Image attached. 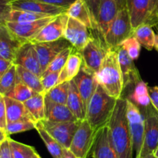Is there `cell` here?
I'll list each match as a JSON object with an SVG mask.
<instances>
[{"mask_svg":"<svg viewBox=\"0 0 158 158\" xmlns=\"http://www.w3.org/2000/svg\"><path fill=\"white\" fill-rule=\"evenodd\" d=\"M111 142L119 158H133L132 138L127 117V99L117 100L114 112L107 122Z\"/></svg>","mask_w":158,"mask_h":158,"instance_id":"cell-1","label":"cell"},{"mask_svg":"<svg viewBox=\"0 0 158 158\" xmlns=\"http://www.w3.org/2000/svg\"><path fill=\"white\" fill-rule=\"evenodd\" d=\"M95 78L109 95L116 99L121 98L124 88L117 49L108 50Z\"/></svg>","mask_w":158,"mask_h":158,"instance_id":"cell-2","label":"cell"},{"mask_svg":"<svg viewBox=\"0 0 158 158\" xmlns=\"http://www.w3.org/2000/svg\"><path fill=\"white\" fill-rule=\"evenodd\" d=\"M117 99L111 97L98 84L86 108V119L94 130L107 124Z\"/></svg>","mask_w":158,"mask_h":158,"instance_id":"cell-3","label":"cell"},{"mask_svg":"<svg viewBox=\"0 0 158 158\" xmlns=\"http://www.w3.org/2000/svg\"><path fill=\"white\" fill-rule=\"evenodd\" d=\"M134 32L128 9H121L103 37V41L109 49H116L124 40L133 37Z\"/></svg>","mask_w":158,"mask_h":158,"instance_id":"cell-4","label":"cell"},{"mask_svg":"<svg viewBox=\"0 0 158 158\" xmlns=\"http://www.w3.org/2000/svg\"><path fill=\"white\" fill-rule=\"evenodd\" d=\"M127 99V117L132 138L133 148L136 157L139 158L144 137V116L134 102Z\"/></svg>","mask_w":158,"mask_h":158,"instance_id":"cell-5","label":"cell"},{"mask_svg":"<svg viewBox=\"0 0 158 158\" xmlns=\"http://www.w3.org/2000/svg\"><path fill=\"white\" fill-rule=\"evenodd\" d=\"M144 137L139 158L153 154L158 147V112L152 105L143 108Z\"/></svg>","mask_w":158,"mask_h":158,"instance_id":"cell-6","label":"cell"},{"mask_svg":"<svg viewBox=\"0 0 158 158\" xmlns=\"http://www.w3.org/2000/svg\"><path fill=\"white\" fill-rule=\"evenodd\" d=\"M96 132L86 119L82 120L73 138L69 150L78 158L89 157L95 140Z\"/></svg>","mask_w":158,"mask_h":158,"instance_id":"cell-7","label":"cell"},{"mask_svg":"<svg viewBox=\"0 0 158 158\" xmlns=\"http://www.w3.org/2000/svg\"><path fill=\"white\" fill-rule=\"evenodd\" d=\"M109 48L101 37H94L80 51L83 64L94 74L99 71Z\"/></svg>","mask_w":158,"mask_h":158,"instance_id":"cell-8","label":"cell"},{"mask_svg":"<svg viewBox=\"0 0 158 158\" xmlns=\"http://www.w3.org/2000/svg\"><path fill=\"white\" fill-rule=\"evenodd\" d=\"M81 121L68 122H53L47 119L39 121L42 126L63 147L69 149L73 138Z\"/></svg>","mask_w":158,"mask_h":158,"instance_id":"cell-9","label":"cell"},{"mask_svg":"<svg viewBox=\"0 0 158 158\" xmlns=\"http://www.w3.org/2000/svg\"><path fill=\"white\" fill-rule=\"evenodd\" d=\"M56 16H47L33 22L14 23L6 22L8 29L19 40L23 42L31 41L43 29L45 26L50 23Z\"/></svg>","mask_w":158,"mask_h":158,"instance_id":"cell-10","label":"cell"},{"mask_svg":"<svg viewBox=\"0 0 158 158\" xmlns=\"http://www.w3.org/2000/svg\"><path fill=\"white\" fill-rule=\"evenodd\" d=\"M63 37L71 43L76 50L80 52L94 37L89 28L78 20L69 17Z\"/></svg>","mask_w":158,"mask_h":158,"instance_id":"cell-11","label":"cell"},{"mask_svg":"<svg viewBox=\"0 0 158 158\" xmlns=\"http://www.w3.org/2000/svg\"><path fill=\"white\" fill-rule=\"evenodd\" d=\"M13 64L32 71L40 77L43 75V71L40 65L38 54L34 44L31 42H25L22 44L17 51Z\"/></svg>","mask_w":158,"mask_h":158,"instance_id":"cell-12","label":"cell"},{"mask_svg":"<svg viewBox=\"0 0 158 158\" xmlns=\"http://www.w3.org/2000/svg\"><path fill=\"white\" fill-rule=\"evenodd\" d=\"M33 44L38 54L43 71L46 69L48 65L61 51L72 46L71 43L64 37H62L54 41L43 42V43H33Z\"/></svg>","mask_w":158,"mask_h":158,"instance_id":"cell-13","label":"cell"},{"mask_svg":"<svg viewBox=\"0 0 158 158\" xmlns=\"http://www.w3.org/2000/svg\"><path fill=\"white\" fill-rule=\"evenodd\" d=\"M69 16L66 12L56 15L50 23L43 28L41 31L32 39L31 43H38L57 40L63 37L65 29L67 24Z\"/></svg>","mask_w":158,"mask_h":158,"instance_id":"cell-14","label":"cell"},{"mask_svg":"<svg viewBox=\"0 0 158 158\" xmlns=\"http://www.w3.org/2000/svg\"><path fill=\"white\" fill-rule=\"evenodd\" d=\"M11 9L13 10L26 11L46 15L56 16L66 12L67 9L52 5L46 4L36 0H9Z\"/></svg>","mask_w":158,"mask_h":158,"instance_id":"cell-15","label":"cell"},{"mask_svg":"<svg viewBox=\"0 0 158 158\" xmlns=\"http://www.w3.org/2000/svg\"><path fill=\"white\" fill-rule=\"evenodd\" d=\"M91 156L93 158H119L113 147L107 124L96 132Z\"/></svg>","mask_w":158,"mask_h":158,"instance_id":"cell-16","label":"cell"},{"mask_svg":"<svg viewBox=\"0 0 158 158\" xmlns=\"http://www.w3.org/2000/svg\"><path fill=\"white\" fill-rule=\"evenodd\" d=\"M73 81L78 88L86 110L89 101L98 85L95 78V74L82 64L80 72L74 77Z\"/></svg>","mask_w":158,"mask_h":158,"instance_id":"cell-17","label":"cell"},{"mask_svg":"<svg viewBox=\"0 0 158 158\" xmlns=\"http://www.w3.org/2000/svg\"><path fill=\"white\" fill-rule=\"evenodd\" d=\"M127 9L133 29L144 24L151 26V0H131Z\"/></svg>","mask_w":158,"mask_h":158,"instance_id":"cell-18","label":"cell"},{"mask_svg":"<svg viewBox=\"0 0 158 158\" xmlns=\"http://www.w3.org/2000/svg\"><path fill=\"white\" fill-rule=\"evenodd\" d=\"M25 42L17 38L6 25H0V57L13 63L20 46Z\"/></svg>","mask_w":158,"mask_h":158,"instance_id":"cell-19","label":"cell"},{"mask_svg":"<svg viewBox=\"0 0 158 158\" xmlns=\"http://www.w3.org/2000/svg\"><path fill=\"white\" fill-rule=\"evenodd\" d=\"M118 54V60L123 77V88H126L132 84H137L141 80L138 71L134 63V60L130 57L127 51L122 46L116 48Z\"/></svg>","mask_w":158,"mask_h":158,"instance_id":"cell-20","label":"cell"},{"mask_svg":"<svg viewBox=\"0 0 158 158\" xmlns=\"http://www.w3.org/2000/svg\"><path fill=\"white\" fill-rule=\"evenodd\" d=\"M118 12L119 9L114 0H101L99 9L97 31L103 40Z\"/></svg>","mask_w":158,"mask_h":158,"instance_id":"cell-21","label":"cell"},{"mask_svg":"<svg viewBox=\"0 0 158 158\" xmlns=\"http://www.w3.org/2000/svg\"><path fill=\"white\" fill-rule=\"evenodd\" d=\"M45 119L53 122L80 121L66 105L54 103L47 100H45Z\"/></svg>","mask_w":158,"mask_h":158,"instance_id":"cell-22","label":"cell"},{"mask_svg":"<svg viewBox=\"0 0 158 158\" xmlns=\"http://www.w3.org/2000/svg\"><path fill=\"white\" fill-rule=\"evenodd\" d=\"M5 102L7 123L20 120H32L35 122V119L26 108L24 103L8 96H5Z\"/></svg>","mask_w":158,"mask_h":158,"instance_id":"cell-23","label":"cell"},{"mask_svg":"<svg viewBox=\"0 0 158 158\" xmlns=\"http://www.w3.org/2000/svg\"><path fill=\"white\" fill-rule=\"evenodd\" d=\"M82 64H83V58L81 55L79 51L74 49L69 55L64 67L60 71L57 85L73 80L74 77L80 72Z\"/></svg>","mask_w":158,"mask_h":158,"instance_id":"cell-24","label":"cell"},{"mask_svg":"<svg viewBox=\"0 0 158 158\" xmlns=\"http://www.w3.org/2000/svg\"><path fill=\"white\" fill-rule=\"evenodd\" d=\"M66 105L69 107L70 111L78 120L82 121L86 119V108L73 80L69 81V94H68Z\"/></svg>","mask_w":158,"mask_h":158,"instance_id":"cell-25","label":"cell"},{"mask_svg":"<svg viewBox=\"0 0 158 158\" xmlns=\"http://www.w3.org/2000/svg\"><path fill=\"white\" fill-rule=\"evenodd\" d=\"M68 16L78 20L89 29H93V23L89 10L83 0H77L66 10Z\"/></svg>","mask_w":158,"mask_h":158,"instance_id":"cell-26","label":"cell"},{"mask_svg":"<svg viewBox=\"0 0 158 158\" xmlns=\"http://www.w3.org/2000/svg\"><path fill=\"white\" fill-rule=\"evenodd\" d=\"M28 111L35 122L45 119V95L37 93L24 102Z\"/></svg>","mask_w":158,"mask_h":158,"instance_id":"cell-27","label":"cell"},{"mask_svg":"<svg viewBox=\"0 0 158 158\" xmlns=\"http://www.w3.org/2000/svg\"><path fill=\"white\" fill-rule=\"evenodd\" d=\"M148 85L146 82L140 80L137 82L134 87V91L128 99L134 102L139 108H146L151 105L150 98Z\"/></svg>","mask_w":158,"mask_h":158,"instance_id":"cell-28","label":"cell"},{"mask_svg":"<svg viewBox=\"0 0 158 158\" xmlns=\"http://www.w3.org/2000/svg\"><path fill=\"white\" fill-rule=\"evenodd\" d=\"M35 129L38 132L40 138L44 142L48 151L53 158H61L63 147L43 128L39 122L35 124Z\"/></svg>","mask_w":158,"mask_h":158,"instance_id":"cell-29","label":"cell"},{"mask_svg":"<svg viewBox=\"0 0 158 158\" xmlns=\"http://www.w3.org/2000/svg\"><path fill=\"white\" fill-rule=\"evenodd\" d=\"M155 35L152 26L149 25H141L134 29V37L148 50H152L155 46Z\"/></svg>","mask_w":158,"mask_h":158,"instance_id":"cell-30","label":"cell"},{"mask_svg":"<svg viewBox=\"0 0 158 158\" xmlns=\"http://www.w3.org/2000/svg\"><path fill=\"white\" fill-rule=\"evenodd\" d=\"M16 71L18 81L29 86L35 92L43 94V85L39 76L32 73V71L18 65H16Z\"/></svg>","mask_w":158,"mask_h":158,"instance_id":"cell-31","label":"cell"},{"mask_svg":"<svg viewBox=\"0 0 158 158\" xmlns=\"http://www.w3.org/2000/svg\"><path fill=\"white\" fill-rule=\"evenodd\" d=\"M18 82L16 65L12 64V67L0 77V94L6 96L14 89Z\"/></svg>","mask_w":158,"mask_h":158,"instance_id":"cell-32","label":"cell"},{"mask_svg":"<svg viewBox=\"0 0 158 158\" xmlns=\"http://www.w3.org/2000/svg\"><path fill=\"white\" fill-rule=\"evenodd\" d=\"M69 81L56 85L47 94H45V100L57 104L66 105L69 94Z\"/></svg>","mask_w":158,"mask_h":158,"instance_id":"cell-33","label":"cell"},{"mask_svg":"<svg viewBox=\"0 0 158 158\" xmlns=\"http://www.w3.org/2000/svg\"><path fill=\"white\" fill-rule=\"evenodd\" d=\"M9 143L14 158H31L37 153L33 147L15 141L9 137Z\"/></svg>","mask_w":158,"mask_h":158,"instance_id":"cell-34","label":"cell"},{"mask_svg":"<svg viewBox=\"0 0 158 158\" xmlns=\"http://www.w3.org/2000/svg\"><path fill=\"white\" fill-rule=\"evenodd\" d=\"M73 50L74 47L71 46L64 49L63 51H61L54 58V60L48 65L46 69L43 71V74H49V73L51 72H56V71H61V70L64 67L65 64L66 63L69 55H70Z\"/></svg>","mask_w":158,"mask_h":158,"instance_id":"cell-35","label":"cell"},{"mask_svg":"<svg viewBox=\"0 0 158 158\" xmlns=\"http://www.w3.org/2000/svg\"><path fill=\"white\" fill-rule=\"evenodd\" d=\"M52 15H46L43 14L34 13L26 11L13 10L12 9L8 17L7 22H14V23H28V22H33L40 19L45 18Z\"/></svg>","mask_w":158,"mask_h":158,"instance_id":"cell-36","label":"cell"},{"mask_svg":"<svg viewBox=\"0 0 158 158\" xmlns=\"http://www.w3.org/2000/svg\"><path fill=\"white\" fill-rule=\"evenodd\" d=\"M35 94H37V92L34 91L32 88L25 85L22 81H18L14 89L6 96L24 103L26 101L32 98Z\"/></svg>","mask_w":158,"mask_h":158,"instance_id":"cell-37","label":"cell"},{"mask_svg":"<svg viewBox=\"0 0 158 158\" xmlns=\"http://www.w3.org/2000/svg\"><path fill=\"white\" fill-rule=\"evenodd\" d=\"M36 122L32 120H20L16 122L7 123L6 125V133L9 136L15 133H23V132L29 131L35 129Z\"/></svg>","mask_w":158,"mask_h":158,"instance_id":"cell-38","label":"cell"},{"mask_svg":"<svg viewBox=\"0 0 158 158\" xmlns=\"http://www.w3.org/2000/svg\"><path fill=\"white\" fill-rule=\"evenodd\" d=\"M120 46H122L127 51L128 55L133 60H136L140 56V44L134 36L124 40Z\"/></svg>","mask_w":158,"mask_h":158,"instance_id":"cell-39","label":"cell"},{"mask_svg":"<svg viewBox=\"0 0 158 158\" xmlns=\"http://www.w3.org/2000/svg\"><path fill=\"white\" fill-rule=\"evenodd\" d=\"M60 71L51 72L49 74H43L40 77L42 85L43 88V94H46L57 85Z\"/></svg>","mask_w":158,"mask_h":158,"instance_id":"cell-40","label":"cell"},{"mask_svg":"<svg viewBox=\"0 0 158 158\" xmlns=\"http://www.w3.org/2000/svg\"><path fill=\"white\" fill-rule=\"evenodd\" d=\"M86 4L93 23V30L97 29V20H98L99 9L101 0H83Z\"/></svg>","mask_w":158,"mask_h":158,"instance_id":"cell-41","label":"cell"},{"mask_svg":"<svg viewBox=\"0 0 158 158\" xmlns=\"http://www.w3.org/2000/svg\"><path fill=\"white\" fill-rule=\"evenodd\" d=\"M11 10L9 0H0V25H6Z\"/></svg>","mask_w":158,"mask_h":158,"instance_id":"cell-42","label":"cell"},{"mask_svg":"<svg viewBox=\"0 0 158 158\" xmlns=\"http://www.w3.org/2000/svg\"><path fill=\"white\" fill-rule=\"evenodd\" d=\"M7 125L6 119V108L5 102V96L0 94V128L6 130Z\"/></svg>","mask_w":158,"mask_h":158,"instance_id":"cell-43","label":"cell"},{"mask_svg":"<svg viewBox=\"0 0 158 158\" xmlns=\"http://www.w3.org/2000/svg\"><path fill=\"white\" fill-rule=\"evenodd\" d=\"M46 4L58 6L67 9L72 4H73L77 0H36Z\"/></svg>","mask_w":158,"mask_h":158,"instance_id":"cell-44","label":"cell"},{"mask_svg":"<svg viewBox=\"0 0 158 158\" xmlns=\"http://www.w3.org/2000/svg\"><path fill=\"white\" fill-rule=\"evenodd\" d=\"M0 158H14L9 143V138L0 145Z\"/></svg>","mask_w":158,"mask_h":158,"instance_id":"cell-45","label":"cell"},{"mask_svg":"<svg viewBox=\"0 0 158 158\" xmlns=\"http://www.w3.org/2000/svg\"><path fill=\"white\" fill-rule=\"evenodd\" d=\"M151 26L158 25V0H151Z\"/></svg>","mask_w":158,"mask_h":158,"instance_id":"cell-46","label":"cell"},{"mask_svg":"<svg viewBox=\"0 0 158 158\" xmlns=\"http://www.w3.org/2000/svg\"><path fill=\"white\" fill-rule=\"evenodd\" d=\"M149 90L150 98H151V105L154 106V108L158 112V91L154 87H148Z\"/></svg>","mask_w":158,"mask_h":158,"instance_id":"cell-47","label":"cell"},{"mask_svg":"<svg viewBox=\"0 0 158 158\" xmlns=\"http://www.w3.org/2000/svg\"><path fill=\"white\" fill-rule=\"evenodd\" d=\"M13 63L0 57V77L12 67Z\"/></svg>","mask_w":158,"mask_h":158,"instance_id":"cell-48","label":"cell"},{"mask_svg":"<svg viewBox=\"0 0 158 158\" xmlns=\"http://www.w3.org/2000/svg\"><path fill=\"white\" fill-rule=\"evenodd\" d=\"M61 158H78L69 149L63 148V154Z\"/></svg>","mask_w":158,"mask_h":158,"instance_id":"cell-49","label":"cell"},{"mask_svg":"<svg viewBox=\"0 0 158 158\" xmlns=\"http://www.w3.org/2000/svg\"><path fill=\"white\" fill-rule=\"evenodd\" d=\"M114 2L117 4L119 10L127 8V0H114Z\"/></svg>","mask_w":158,"mask_h":158,"instance_id":"cell-50","label":"cell"},{"mask_svg":"<svg viewBox=\"0 0 158 158\" xmlns=\"http://www.w3.org/2000/svg\"><path fill=\"white\" fill-rule=\"evenodd\" d=\"M9 137V136L8 135V133H6V130L0 128V145H1L3 142H5Z\"/></svg>","mask_w":158,"mask_h":158,"instance_id":"cell-51","label":"cell"},{"mask_svg":"<svg viewBox=\"0 0 158 158\" xmlns=\"http://www.w3.org/2000/svg\"><path fill=\"white\" fill-rule=\"evenodd\" d=\"M155 46H158V27H157V33L155 35ZM154 46V47H155Z\"/></svg>","mask_w":158,"mask_h":158,"instance_id":"cell-52","label":"cell"},{"mask_svg":"<svg viewBox=\"0 0 158 158\" xmlns=\"http://www.w3.org/2000/svg\"><path fill=\"white\" fill-rule=\"evenodd\" d=\"M153 155L155 156V158H158V147L156 148V150H154V152L153 153Z\"/></svg>","mask_w":158,"mask_h":158,"instance_id":"cell-53","label":"cell"},{"mask_svg":"<svg viewBox=\"0 0 158 158\" xmlns=\"http://www.w3.org/2000/svg\"><path fill=\"white\" fill-rule=\"evenodd\" d=\"M31 158H41V156H40V154L38 153H35Z\"/></svg>","mask_w":158,"mask_h":158,"instance_id":"cell-54","label":"cell"},{"mask_svg":"<svg viewBox=\"0 0 158 158\" xmlns=\"http://www.w3.org/2000/svg\"><path fill=\"white\" fill-rule=\"evenodd\" d=\"M145 158H155V156H154L153 154H150L148 155V156H147Z\"/></svg>","mask_w":158,"mask_h":158,"instance_id":"cell-55","label":"cell"},{"mask_svg":"<svg viewBox=\"0 0 158 158\" xmlns=\"http://www.w3.org/2000/svg\"><path fill=\"white\" fill-rule=\"evenodd\" d=\"M154 49H155L157 51V53H158V46H155V47H154Z\"/></svg>","mask_w":158,"mask_h":158,"instance_id":"cell-56","label":"cell"},{"mask_svg":"<svg viewBox=\"0 0 158 158\" xmlns=\"http://www.w3.org/2000/svg\"><path fill=\"white\" fill-rule=\"evenodd\" d=\"M127 5H128V3H129L130 2H131V0H127Z\"/></svg>","mask_w":158,"mask_h":158,"instance_id":"cell-57","label":"cell"},{"mask_svg":"<svg viewBox=\"0 0 158 158\" xmlns=\"http://www.w3.org/2000/svg\"><path fill=\"white\" fill-rule=\"evenodd\" d=\"M155 88H156V89H157V91H158V86H155Z\"/></svg>","mask_w":158,"mask_h":158,"instance_id":"cell-58","label":"cell"}]
</instances>
